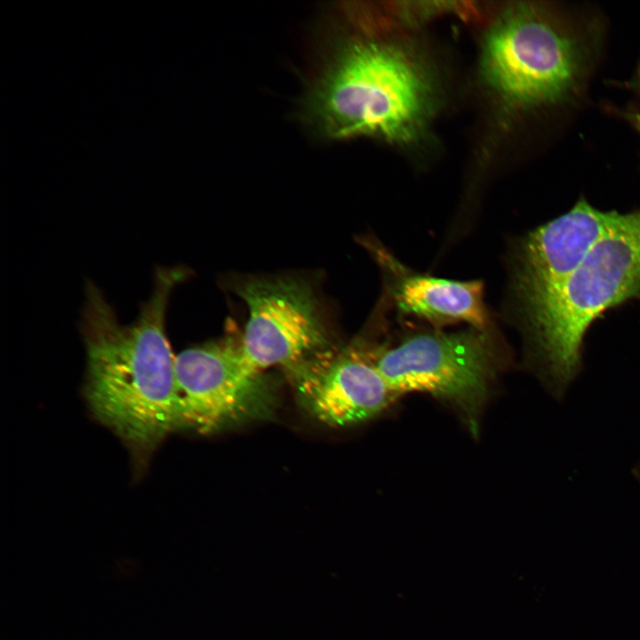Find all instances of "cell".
<instances>
[{"instance_id":"obj_1","label":"cell","mask_w":640,"mask_h":640,"mask_svg":"<svg viewBox=\"0 0 640 640\" xmlns=\"http://www.w3.org/2000/svg\"><path fill=\"white\" fill-rule=\"evenodd\" d=\"M185 277L180 267L158 266L152 293L129 324L119 323L93 282L85 284L80 322L85 397L94 416L140 463L180 427L175 356L165 324L170 296Z\"/></svg>"},{"instance_id":"obj_2","label":"cell","mask_w":640,"mask_h":640,"mask_svg":"<svg viewBox=\"0 0 640 640\" xmlns=\"http://www.w3.org/2000/svg\"><path fill=\"white\" fill-rule=\"evenodd\" d=\"M629 300H640V209L623 213L552 295L514 317L532 367L556 400H564L582 371L589 325Z\"/></svg>"},{"instance_id":"obj_3","label":"cell","mask_w":640,"mask_h":640,"mask_svg":"<svg viewBox=\"0 0 640 640\" xmlns=\"http://www.w3.org/2000/svg\"><path fill=\"white\" fill-rule=\"evenodd\" d=\"M433 107V84L412 54L392 43L356 39L332 59L308 108L329 137L407 143L421 133Z\"/></svg>"},{"instance_id":"obj_4","label":"cell","mask_w":640,"mask_h":640,"mask_svg":"<svg viewBox=\"0 0 640 640\" xmlns=\"http://www.w3.org/2000/svg\"><path fill=\"white\" fill-rule=\"evenodd\" d=\"M595 52L589 36L563 12L517 3L490 28L482 67L486 81L507 105L530 111L576 100Z\"/></svg>"},{"instance_id":"obj_5","label":"cell","mask_w":640,"mask_h":640,"mask_svg":"<svg viewBox=\"0 0 640 640\" xmlns=\"http://www.w3.org/2000/svg\"><path fill=\"white\" fill-rule=\"evenodd\" d=\"M372 357L398 396L430 394L457 406L470 421L484 404L500 364L491 328L413 332Z\"/></svg>"},{"instance_id":"obj_6","label":"cell","mask_w":640,"mask_h":640,"mask_svg":"<svg viewBox=\"0 0 640 640\" xmlns=\"http://www.w3.org/2000/svg\"><path fill=\"white\" fill-rule=\"evenodd\" d=\"M622 217L580 199L569 212L521 236L509 260L511 315H520L552 295Z\"/></svg>"},{"instance_id":"obj_7","label":"cell","mask_w":640,"mask_h":640,"mask_svg":"<svg viewBox=\"0 0 640 640\" xmlns=\"http://www.w3.org/2000/svg\"><path fill=\"white\" fill-rule=\"evenodd\" d=\"M180 427L210 432L259 412L267 401L260 372L239 346L207 343L175 356Z\"/></svg>"},{"instance_id":"obj_8","label":"cell","mask_w":640,"mask_h":640,"mask_svg":"<svg viewBox=\"0 0 640 640\" xmlns=\"http://www.w3.org/2000/svg\"><path fill=\"white\" fill-rule=\"evenodd\" d=\"M236 292L249 312L240 351L254 371L292 365L325 344L316 297L305 282L253 278Z\"/></svg>"},{"instance_id":"obj_9","label":"cell","mask_w":640,"mask_h":640,"mask_svg":"<svg viewBox=\"0 0 640 640\" xmlns=\"http://www.w3.org/2000/svg\"><path fill=\"white\" fill-rule=\"evenodd\" d=\"M296 384L308 409L332 427L370 420L399 396L388 387L372 357L356 352L302 367Z\"/></svg>"},{"instance_id":"obj_10","label":"cell","mask_w":640,"mask_h":640,"mask_svg":"<svg viewBox=\"0 0 640 640\" xmlns=\"http://www.w3.org/2000/svg\"><path fill=\"white\" fill-rule=\"evenodd\" d=\"M381 267L395 306L402 313L434 324L465 323L469 327L491 328L479 280L458 281L417 273L382 245H371Z\"/></svg>"},{"instance_id":"obj_11","label":"cell","mask_w":640,"mask_h":640,"mask_svg":"<svg viewBox=\"0 0 640 640\" xmlns=\"http://www.w3.org/2000/svg\"><path fill=\"white\" fill-rule=\"evenodd\" d=\"M621 115L640 135V107L631 108Z\"/></svg>"}]
</instances>
